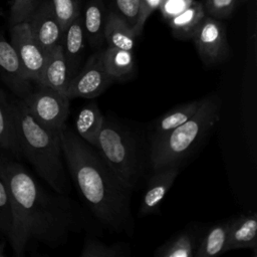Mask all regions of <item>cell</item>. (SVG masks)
Returning a JSON list of instances; mask_svg holds the SVG:
<instances>
[{
    "label": "cell",
    "mask_w": 257,
    "mask_h": 257,
    "mask_svg": "<svg viewBox=\"0 0 257 257\" xmlns=\"http://www.w3.org/2000/svg\"><path fill=\"white\" fill-rule=\"evenodd\" d=\"M2 168L13 204L8 240L15 255H23L31 240L50 247L62 244L74 228L65 200L48 194L19 163L3 157Z\"/></svg>",
    "instance_id": "cell-1"
},
{
    "label": "cell",
    "mask_w": 257,
    "mask_h": 257,
    "mask_svg": "<svg viewBox=\"0 0 257 257\" xmlns=\"http://www.w3.org/2000/svg\"><path fill=\"white\" fill-rule=\"evenodd\" d=\"M62 156L69 174L94 217L106 228L132 235V190L119 180L94 147L66 124L60 130Z\"/></svg>",
    "instance_id": "cell-2"
},
{
    "label": "cell",
    "mask_w": 257,
    "mask_h": 257,
    "mask_svg": "<svg viewBox=\"0 0 257 257\" xmlns=\"http://www.w3.org/2000/svg\"><path fill=\"white\" fill-rule=\"evenodd\" d=\"M13 106L20 156L56 193L68 194L70 186L62 163L60 130H51L36 121L19 97L13 100Z\"/></svg>",
    "instance_id": "cell-3"
},
{
    "label": "cell",
    "mask_w": 257,
    "mask_h": 257,
    "mask_svg": "<svg viewBox=\"0 0 257 257\" xmlns=\"http://www.w3.org/2000/svg\"><path fill=\"white\" fill-rule=\"evenodd\" d=\"M221 115V101L216 95L202 98L197 112L183 124L150 143L152 172L180 165L209 135Z\"/></svg>",
    "instance_id": "cell-4"
},
{
    "label": "cell",
    "mask_w": 257,
    "mask_h": 257,
    "mask_svg": "<svg viewBox=\"0 0 257 257\" xmlns=\"http://www.w3.org/2000/svg\"><path fill=\"white\" fill-rule=\"evenodd\" d=\"M94 148L125 187L134 191L141 184L147 161L143 145L133 130L104 117Z\"/></svg>",
    "instance_id": "cell-5"
},
{
    "label": "cell",
    "mask_w": 257,
    "mask_h": 257,
    "mask_svg": "<svg viewBox=\"0 0 257 257\" xmlns=\"http://www.w3.org/2000/svg\"><path fill=\"white\" fill-rule=\"evenodd\" d=\"M21 99L31 115L43 126L61 130L65 125L70 101L65 94L51 87L36 84Z\"/></svg>",
    "instance_id": "cell-6"
},
{
    "label": "cell",
    "mask_w": 257,
    "mask_h": 257,
    "mask_svg": "<svg viewBox=\"0 0 257 257\" xmlns=\"http://www.w3.org/2000/svg\"><path fill=\"white\" fill-rule=\"evenodd\" d=\"M113 80L106 72L102 61V50L93 53L83 67L70 79L66 96L73 98H93L101 94Z\"/></svg>",
    "instance_id": "cell-7"
},
{
    "label": "cell",
    "mask_w": 257,
    "mask_h": 257,
    "mask_svg": "<svg viewBox=\"0 0 257 257\" xmlns=\"http://www.w3.org/2000/svg\"><path fill=\"white\" fill-rule=\"evenodd\" d=\"M192 38L200 58L206 65L218 64L229 55L226 28L219 19L206 14Z\"/></svg>",
    "instance_id": "cell-8"
},
{
    "label": "cell",
    "mask_w": 257,
    "mask_h": 257,
    "mask_svg": "<svg viewBox=\"0 0 257 257\" xmlns=\"http://www.w3.org/2000/svg\"><path fill=\"white\" fill-rule=\"evenodd\" d=\"M10 36V42L25 74L33 83H36L41 75L47 54L34 39L26 21L11 25Z\"/></svg>",
    "instance_id": "cell-9"
},
{
    "label": "cell",
    "mask_w": 257,
    "mask_h": 257,
    "mask_svg": "<svg viewBox=\"0 0 257 257\" xmlns=\"http://www.w3.org/2000/svg\"><path fill=\"white\" fill-rule=\"evenodd\" d=\"M25 21L34 39L46 54L61 43L63 31L52 0H42Z\"/></svg>",
    "instance_id": "cell-10"
},
{
    "label": "cell",
    "mask_w": 257,
    "mask_h": 257,
    "mask_svg": "<svg viewBox=\"0 0 257 257\" xmlns=\"http://www.w3.org/2000/svg\"><path fill=\"white\" fill-rule=\"evenodd\" d=\"M0 78L20 98L29 93L33 88V82L25 74L14 47L1 33Z\"/></svg>",
    "instance_id": "cell-11"
},
{
    "label": "cell",
    "mask_w": 257,
    "mask_h": 257,
    "mask_svg": "<svg viewBox=\"0 0 257 257\" xmlns=\"http://www.w3.org/2000/svg\"><path fill=\"white\" fill-rule=\"evenodd\" d=\"M180 171V165H171L153 172L140 206L139 215L145 217L159 211V207L174 184Z\"/></svg>",
    "instance_id": "cell-12"
},
{
    "label": "cell",
    "mask_w": 257,
    "mask_h": 257,
    "mask_svg": "<svg viewBox=\"0 0 257 257\" xmlns=\"http://www.w3.org/2000/svg\"><path fill=\"white\" fill-rule=\"evenodd\" d=\"M60 44L72 78L79 71L84 54L85 34L82 12L77 14L67 25L63 31Z\"/></svg>",
    "instance_id": "cell-13"
},
{
    "label": "cell",
    "mask_w": 257,
    "mask_h": 257,
    "mask_svg": "<svg viewBox=\"0 0 257 257\" xmlns=\"http://www.w3.org/2000/svg\"><path fill=\"white\" fill-rule=\"evenodd\" d=\"M71 79L61 44L47 53L41 75L35 84L51 87L66 95V89Z\"/></svg>",
    "instance_id": "cell-14"
},
{
    "label": "cell",
    "mask_w": 257,
    "mask_h": 257,
    "mask_svg": "<svg viewBox=\"0 0 257 257\" xmlns=\"http://www.w3.org/2000/svg\"><path fill=\"white\" fill-rule=\"evenodd\" d=\"M257 248V216L255 213L241 215L229 221L226 251Z\"/></svg>",
    "instance_id": "cell-15"
},
{
    "label": "cell",
    "mask_w": 257,
    "mask_h": 257,
    "mask_svg": "<svg viewBox=\"0 0 257 257\" xmlns=\"http://www.w3.org/2000/svg\"><path fill=\"white\" fill-rule=\"evenodd\" d=\"M102 61L113 81H126L136 75L137 65L133 51L107 46L102 50Z\"/></svg>",
    "instance_id": "cell-16"
},
{
    "label": "cell",
    "mask_w": 257,
    "mask_h": 257,
    "mask_svg": "<svg viewBox=\"0 0 257 257\" xmlns=\"http://www.w3.org/2000/svg\"><path fill=\"white\" fill-rule=\"evenodd\" d=\"M103 34L107 46L134 50L137 35L133 27L116 11H110L106 15Z\"/></svg>",
    "instance_id": "cell-17"
},
{
    "label": "cell",
    "mask_w": 257,
    "mask_h": 257,
    "mask_svg": "<svg viewBox=\"0 0 257 257\" xmlns=\"http://www.w3.org/2000/svg\"><path fill=\"white\" fill-rule=\"evenodd\" d=\"M82 17L85 40L92 48H99L104 41L103 32L106 18L103 0H88Z\"/></svg>",
    "instance_id": "cell-18"
},
{
    "label": "cell",
    "mask_w": 257,
    "mask_h": 257,
    "mask_svg": "<svg viewBox=\"0 0 257 257\" xmlns=\"http://www.w3.org/2000/svg\"><path fill=\"white\" fill-rule=\"evenodd\" d=\"M0 149L20 156L13 100L0 88Z\"/></svg>",
    "instance_id": "cell-19"
},
{
    "label": "cell",
    "mask_w": 257,
    "mask_h": 257,
    "mask_svg": "<svg viewBox=\"0 0 257 257\" xmlns=\"http://www.w3.org/2000/svg\"><path fill=\"white\" fill-rule=\"evenodd\" d=\"M206 15L203 3L194 1L188 8L168 20L173 35L182 40L193 37Z\"/></svg>",
    "instance_id": "cell-20"
},
{
    "label": "cell",
    "mask_w": 257,
    "mask_h": 257,
    "mask_svg": "<svg viewBox=\"0 0 257 257\" xmlns=\"http://www.w3.org/2000/svg\"><path fill=\"white\" fill-rule=\"evenodd\" d=\"M201 101H202V98L183 103L179 106L174 107L173 109H171L170 111L162 115L156 121L150 143H153L159 140L170 131L183 124L189 118H191L197 112L201 104Z\"/></svg>",
    "instance_id": "cell-21"
},
{
    "label": "cell",
    "mask_w": 257,
    "mask_h": 257,
    "mask_svg": "<svg viewBox=\"0 0 257 257\" xmlns=\"http://www.w3.org/2000/svg\"><path fill=\"white\" fill-rule=\"evenodd\" d=\"M104 115L95 102L84 105L75 118V133L83 141L94 147L97 135L104 120Z\"/></svg>",
    "instance_id": "cell-22"
},
{
    "label": "cell",
    "mask_w": 257,
    "mask_h": 257,
    "mask_svg": "<svg viewBox=\"0 0 257 257\" xmlns=\"http://www.w3.org/2000/svg\"><path fill=\"white\" fill-rule=\"evenodd\" d=\"M229 221L211 227L196 248V257L216 256L226 252Z\"/></svg>",
    "instance_id": "cell-23"
},
{
    "label": "cell",
    "mask_w": 257,
    "mask_h": 257,
    "mask_svg": "<svg viewBox=\"0 0 257 257\" xmlns=\"http://www.w3.org/2000/svg\"><path fill=\"white\" fill-rule=\"evenodd\" d=\"M195 239L190 232H183L157 249L158 257H191L195 251Z\"/></svg>",
    "instance_id": "cell-24"
},
{
    "label": "cell",
    "mask_w": 257,
    "mask_h": 257,
    "mask_svg": "<svg viewBox=\"0 0 257 257\" xmlns=\"http://www.w3.org/2000/svg\"><path fill=\"white\" fill-rule=\"evenodd\" d=\"M0 161V231L8 237L13 221V204Z\"/></svg>",
    "instance_id": "cell-25"
},
{
    "label": "cell",
    "mask_w": 257,
    "mask_h": 257,
    "mask_svg": "<svg viewBox=\"0 0 257 257\" xmlns=\"http://www.w3.org/2000/svg\"><path fill=\"white\" fill-rule=\"evenodd\" d=\"M123 255L121 244L107 246L97 239L89 238L85 241L81 257H119Z\"/></svg>",
    "instance_id": "cell-26"
},
{
    "label": "cell",
    "mask_w": 257,
    "mask_h": 257,
    "mask_svg": "<svg viewBox=\"0 0 257 257\" xmlns=\"http://www.w3.org/2000/svg\"><path fill=\"white\" fill-rule=\"evenodd\" d=\"M54 10L62 31L73 18L81 12L83 0H52Z\"/></svg>",
    "instance_id": "cell-27"
},
{
    "label": "cell",
    "mask_w": 257,
    "mask_h": 257,
    "mask_svg": "<svg viewBox=\"0 0 257 257\" xmlns=\"http://www.w3.org/2000/svg\"><path fill=\"white\" fill-rule=\"evenodd\" d=\"M240 0H204L203 6L207 15L216 19L229 17Z\"/></svg>",
    "instance_id": "cell-28"
},
{
    "label": "cell",
    "mask_w": 257,
    "mask_h": 257,
    "mask_svg": "<svg viewBox=\"0 0 257 257\" xmlns=\"http://www.w3.org/2000/svg\"><path fill=\"white\" fill-rule=\"evenodd\" d=\"M41 1L42 0H12L9 14L10 26L25 21Z\"/></svg>",
    "instance_id": "cell-29"
},
{
    "label": "cell",
    "mask_w": 257,
    "mask_h": 257,
    "mask_svg": "<svg viewBox=\"0 0 257 257\" xmlns=\"http://www.w3.org/2000/svg\"><path fill=\"white\" fill-rule=\"evenodd\" d=\"M162 1L163 0H140L138 18L134 26V31L137 36L142 33L148 18L155 10L159 9Z\"/></svg>",
    "instance_id": "cell-30"
},
{
    "label": "cell",
    "mask_w": 257,
    "mask_h": 257,
    "mask_svg": "<svg viewBox=\"0 0 257 257\" xmlns=\"http://www.w3.org/2000/svg\"><path fill=\"white\" fill-rule=\"evenodd\" d=\"M115 11L120 14L133 27L137 22L140 0H113Z\"/></svg>",
    "instance_id": "cell-31"
},
{
    "label": "cell",
    "mask_w": 257,
    "mask_h": 257,
    "mask_svg": "<svg viewBox=\"0 0 257 257\" xmlns=\"http://www.w3.org/2000/svg\"><path fill=\"white\" fill-rule=\"evenodd\" d=\"M195 0H163L159 10L165 20H169L188 8Z\"/></svg>",
    "instance_id": "cell-32"
},
{
    "label": "cell",
    "mask_w": 257,
    "mask_h": 257,
    "mask_svg": "<svg viewBox=\"0 0 257 257\" xmlns=\"http://www.w3.org/2000/svg\"><path fill=\"white\" fill-rule=\"evenodd\" d=\"M2 158H3V156H2V155H1V154H0V161H1V160H2Z\"/></svg>",
    "instance_id": "cell-33"
},
{
    "label": "cell",
    "mask_w": 257,
    "mask_h": 257,
    "mask_svg": "<svg viewBox=\"0 0 257 257\" xmlns=\"http://www.w3.org/2000/svg\"><path fill=\"white\" fill-rule=\"evenodd\" d=\"M240 1H248V0H240Z\"/></svg>",
    "instance_id": "cell-34"
}]
</instances>
